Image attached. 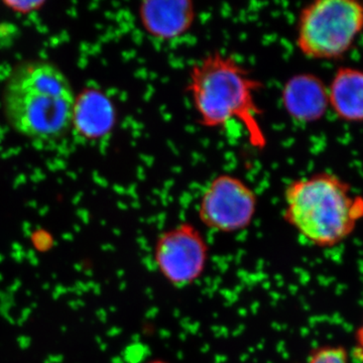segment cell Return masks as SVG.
I'll return each mask as SVG.
<instances>
[{
	"mask_svg": "<svg viewBox=\"0 0 363 363\" xmlns=\"http://www.w3.org/2000/svg\"><path fill=\"white\" fill-rule=\"evenodd\" d=\"M209 253L201 231L190 222H182L157 236L154 264L167 283L175 288H186L204 274Z\"/></svg>",
	"mask_w": 363,
	"mask_h": 363,
	"instance_id": "6",
	"label": "cell"
},
{
	"mask_svg": "<svg viewBox=\"0 0 363 363\" xmlns=\"http://www.w3.org/2000/svg\"><path fill=\"white\" fill-rule=\"evenodd\" d=\"M281 104L288 116L296 123H317L329 108L328 87L315 74H295L281 87Z\"/></svg>",
	"mask_w": 363,
	"mask_h": 363,
	"instance_id": "8",
	"label": "cell"
},
{
	"mask_svg": "<svg viewBox=\"0 0 363 363\" xmlns=\"http://www.w3.org/2000/svg\"><path fill=\"white\" fill-rule=\"evenodd\" d=\"M307 363H351L347 350L342 346L326 345L312 351Z\"/></svg>",
	"mask_w": 363,
	"mask_h": 363,
	"instance_id": "11",
	"label": "cell"
},
{
	"mask_svg": "<svg viewBox=\"0 0 363 363\" xmlns=\"http://www.w3.org/2000/svg\"><path fill=\"white\" fill-rule=\"evenodd\" d=\"M329 107L346 123H363V70L342 67L328 87Z\"/></svg>",
	"mask_w": 363,
	"mask_h": 363,
	"instance_id": "10",
	"label": "cell"
},
{
	"mask_svg": "<svg viewBox=\"0 0 363 363\" xmlns=\"http://www.w3.org/2000/svg\"><path fill=\"white\" fill-rule=\"evenodd\" d=\"M264 87L235 57L213 51L191 67L185 89L202 128L218 130L238 123L250 147L262 150L267 138L257 95Z\"/></svg>",
	"mask_w": 363,
	"mask_h": 363,
	"instance_id": "1",
	"label": "cell"
},
{
	"mask_svg": "<svg viewBox=\"0 0 363 363\" xmlns=\"http://www.w3.org/2000/svg\"><path fill=\"white\" fill-rule=\"evenodd\" d=\"M143 30L160 42L181 39L194 26L197 9L191 0H147L138 6Z\"/></svg>",
	"mask_w": 363,
	"mask_h": 363,
	"instance_id": "7",
	"label": "cell"
},
{
	"mask_svg": "<svg viewBox=\"0 0 363 363\" xmlns=\"http://www.w3.org/2000/svg\"><path fill=\"white\" fill-rule=\"evenodd\" d=\"M145 363H169V362H166V360H162V359H154V360H150V362H147Z\"/></svg>",
	"mask_w": 363,
	"mask_h": 363,
	"instance_id": "14",
	"label": "cell"
},
{
	"mask_svg": "<svg viewBox=\"0 0 363 363\" xmlns=\"http://www.w3.org/2000/svg\"><path fill=\"white\" fill-rule=\"evenodd\" d=\"M284 201V220L317 247H337L363 219V196L327 172L289 183Z\"/></svg>",
	"mask_w": 363,
	"mask_h": 363,
	"instance_id": "3",
	"label": "cell"
},
{
	"mask_svg": "<svg viewBox=\"0 0 363 363\" xmlns=\"http://www.w3.org/2000/svg\"><path fill=\"white\" fill-rule=\"evenodd\" d=\"M4 4L11 11L20 14H28L40 11L44 6V1H4Z\"/></svg>",
	"mask_w": 363,
	"mask_h": 363,
	"instance_id": "12",
	"label": "cell"
},
{
	"mask_svg": "<svg viewBox=\"0 0 363 363\" xmlns=\"http://www.w3.org/2000/svg\"><path fill=\"white\" fill-rule=\"evenodd\" d=\"M363 30V4L354 0H317L301 9L296 45L306 58L338 60Z\"/></svg>",
	"mask_w": 363,
	"mask_h": 363,
	"instance_id": "4",
	"label": "cell"
},
{
	"mask_svg": "<svg viewBox=\"0 0 363 363\" xmlns=\"http://www.w3.org/2000/svg\"><path fill=\"white\" fill-rule=\"evenodd\" d=\"M353 355L358 362L363 363V321L355 332L354 348H353Z\"/></svg>",
	"mask_w": 363,
	"mask_h": 363,
	"instance_id": "13",
	"label": "cell"
},
{
	"mask_svg": "<svg viewBox=\"0 0 363 363\" xmlns=\"http://www.w3.org/2000/svg\"><path fill=\"white\" fill-rule=\"evenodd\" d=\"M259 198L240 177L219 174L203 190L197 205L200 222L209 230L233 234L252 225Z\"/></svg>",
	"mask_w": 363,
	"mask_h": 363,
	"instance_id": "5",
	"label": "cell"
},
{
	"mask_svg": "<svg viewBox=\"0 0 363 363\" xmlns=\"http://www.w3.org/2000/svg\"><path fill=\"white\" fill-rule=\"evenodd\" d=\"M75 101L65 73L47 60H26L14 66L1 92L7 123L38 143L56 142L69 133Z\"/></svg>",
	"mask_w": 363,
	"mask_h": 363,
	"instance_id": "2",
	"label": "cell"
},
{
	"mask_svg": "<svg viewBox=\"0 0 363 363\" xmlns=\"http://www.w3.org/2000/svg\"><path fill=\"white\" fill-rule=\"evenodd\" d=\"M116 123V109L102 91L86 89L76 96L71 130L87 140L104 138Z\"/></svg>",
	"mask_w": 363,
	"mask_h": 363,
	"instance_id": "9",
	"label": "cell"
}]
</instances>
